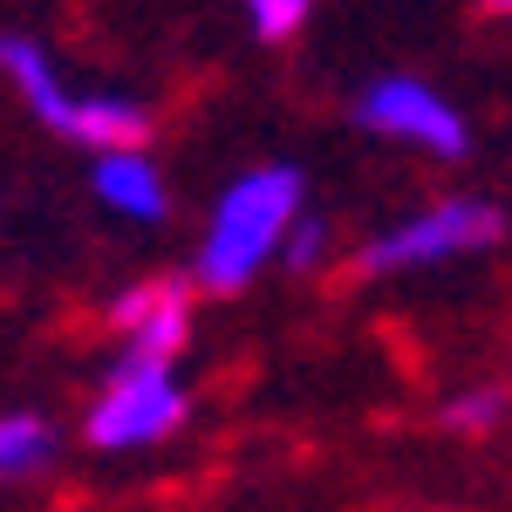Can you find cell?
<instances>
[{"mask_svg": "<svg viewBox=\"0 0 512 512\" xmlns=\"http://www.w3.org/2000/svg\"><path fill=\"white\" fill-rule=\"evenodd\" d=\"M301 198H308V178H301L294 164L239 171L233 185L219 192L212 219H205V239H198V260H192L198 287H212V294H239L246 280L274 260V253H287L294 226L308 219Z\"/></svg>", "mask_w": 512, "mask_h": 512, "instance_id": "6da1fadb", "label": "cell"}, {"mask_svg": "<svg viewBox=\"0 0 512 512\" xmlns=\"http://www.w3.org/2000/svg\"><path fill=\"white\" fill-rule=\"evenodd\" d=\"M506 233V212L492 198H437L424 212H410L403 226L376 233L355 253V274H417L437 260H458V253H485Z\"/></svg>", "mask_w": 512, "mask_h": 512, "instance_id": "7a4b0ae2", "label": "cell"}, {"mask_svg": "<svg viewBox=\"0 0 512 512\" xmlns=\"http://www.w3.org/2000/svg\"><path fill=\"white\" fill-rule=\"evenodd\" d=\"M185 424V383L171 376V362H137L123 355L110 369L103 396L89 403V444L96 451H144Z\"/></svg>", "mask_w": 512, "mask_h": 512, "instance_id": "3957f363", "label": "cell"}, {"mask_svg": "<svg viewBox=\"0 0 512 512\" xmlns=\"http://www.w3.org/2000/svg\"><path fill=\"white\" fill-rule=\"evenodd\" d=\"M355 123L369 137H390V144H417L431 158H465L472 151V130L458 117L451 96H437L424 76H376L355 89Z\"/></svg>", "mask_w": 512, "mask_h": 512, "instance_id": "277c9868", "label": "cell"}, {"mask_svg": "<svg viewBox=\"0 0 512 512\" xmlns=\"http://www.w3.org/2000/svg\"><path fill=\"white\" fill-rule=\"evenodd\" d=\"M123 335H130V355L137 362H171L192 335V308H185V287L178 280H151V287H130L117 308H110Z\"/></svg>", "mask_w": 512, "mask_h": 512, "instance_id": "5b68a950", "label": "cell"}, {"mask_svg": "<svg viewBox=\"0 0 512 512\" xmlns=\"http://www.w3.org/2000/svg\"><path fill=\"white\" fill-rule=\"evenodd\" d=\"M0 69L14 76V89L28 96V110H35L55 137H69V123H76V103L82 96H69L62 89V76H55V62H48V48H41L35 35H0Z\"/></svg>", "mask_w": 512, "mask_h": 512, "instance_id": "8992f818", "label": "cell"}, {"mask_svg": "<svg viewBox=\"0 0 512 512\" xmlns=\"http://www.w3.org/2000/svg\"><path fill=\"white\" fill-rule=\"evenodd\" d=\"M96 198L123 212V219H137V226H158L164 212H171V192H164L158 164L144 158V151H110V158H96Z\"/></svg>", "mask_w": 512, "mask_h": 512, "instance_id": "52a82bcc", "label": "cell"}, {"mask_svg": "<svg viewBox=\"0 0 512 512\" xmlns=\"http://www.w3.org/2000/svg\"><path fill=\"white\" fill-rule=\"evenodd\" d=\"M55 458V424L48 417H0V485L7 478H28V472H41Z\"/></svg>", "mask_w": 512, "mask_h": 512, "instance_id": "ba28073f", "label": "cell"}, {"mask_svg": "<svg viewBox=\"0 0 512 512\" xmlns=\"http://www.w3.org/2000/svg\"><path fill=\"white\" fill-rule=\"evenodd\" d=\"M499 417H506V390H465V396H451V403H444V424H451V431H465V437L499 431Z\"/></svg>", "mask_w": 512, "mask_h": 512, "instance_id": "9c48e42d", "label": "cell"}, {"mask_svg": "<svg viewBox=\"0 0 512 512\" xmlns=\"http://www.w3.org/2000/svg\"><path fill=\"white\" fill-rule=\"evenodd\" d=\"M301 21H308V0H253V35L260 41L301 35Z\"/></svg>", "mask_w": 512, "mask_h": 512, "instance_id": "30bf717a", "label": "cell"}, {"mask_svg": "<svg viewBox=\"0 0 512 512\" xmlns=\"http://www.w3.org/2000/svg\"><path fill=\"white\" fill-rule=\"evenodd\" d=\"M321 253H328V226L308 212V219L294 226V239H287V253H280V260H287L294 274H308V267H321Z\"/></svg>", "mask_w": 512, "mask_h": 512, "instance_id": "8fae6325", "label": "cell"}]
</instances>
